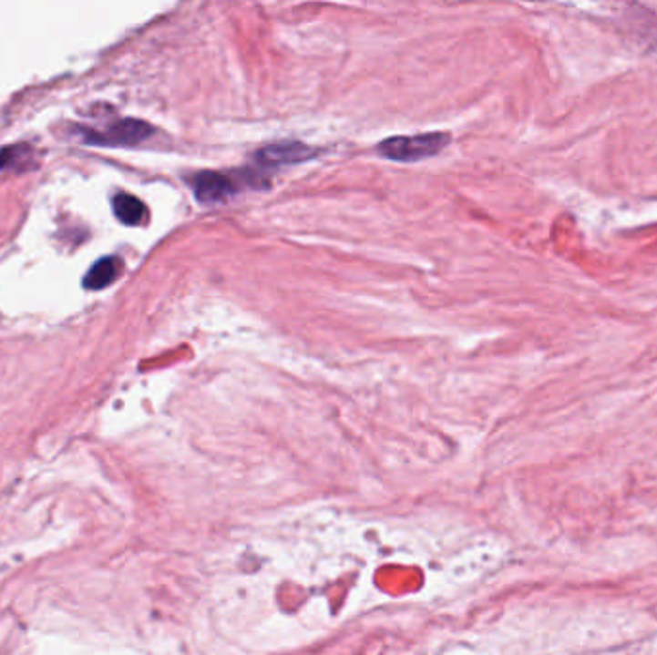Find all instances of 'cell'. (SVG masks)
Listing matches in <instances>:
<instances>
[{"instance_id":"cell-6","label":"cell","mask_w":657,"mask_h":655,"mask_svg":"<svg viewBox=\"0 0 657 655\" xmlns=\"http://www.w3.org/2000/svg\"><path fill=\"white\" fill-rule=\"evenodd\" d=\"M112 208L116 218L126 225H140L147 220V206L137 197H133V194L128 192L116 194L112 200Z\"/></svg>"},{"instance_id":"cell-5","label":"cell","mask_w":657,"mask_h":655,"mask_svg":"<svg viewBox=\"0 0 657 655\" xmlns=\"http://www.w3.org/2000/svg\"><path fill=\"white\" fill-rule=\"evenodd\" d=\"M121 271V261L114 256L100 258L83 279V287L87 291H102L118 279Z\"/></svg>"},{"instance_id":"cell-3","label":"cell","mask_w":657,"mask_h":655,"mask_svg":"<svg viewBox=\"0 0 657 655\" xmlns=\"http://www.w3.org/2000/svg\"><path fill=\"white\" fill-rule=\"evenodd\" d=\"M235 183L227 175L218 171H200L192 175V192L200 202L216 204L225 202L235 194Z\"/></svg>"},{"instance_id":"cell-4","label":"cell","mask_w":657,"mask_h":655,"mask_svg":"<svg viewBox=\"0 0 657 655\" xmlns=\"http://www.w3.org/2000/svg\"><path fill=\"white\" fill-rule=\"evenodd\" d=\"M313 150L302 143H275L258 150L256 160L263 166H287L310 160Z\"/></svg>"},{"instance_id":"cell-2","label":"cell","mask_w":657,"mask_h":655,"mask_svg":"<svg viewBox=\"0 0 657 655\" xmlns=\"http://www.w3.org/2000/svg\"><path fill=\"white\" fill-rule=\"evenodd\" d=\"M152 131L147 121L121 119L104 131H87L83 140L93 147H133L147 140Z\"/></svg>"},{"instance_id":"cell-7","label":"cell","mask_w":657,"mask_h":655,"mask_svg":"<svg viewBox=\"0 0 657 655\" xmlns=\"http://www.w3.org/2000/svg\"><path fill=\"white\" fill-rule=\"evenodd\" d=\"M27 148L26 147H8V148H3L0 150V171H3L5 168H8L10 164H14L17 158H22Z\"/></svg>"},{"instance_id":"cell-1","label":"cell","mask_w":657,"mask_h":655,"mask_svg":"<svg viewBox=\"0 0 657 655\" xmlns=\"http://www.w3.org/2000/svg\"><path fill=\"white\" fill-rule=\"evenodd\" d=\"M450 143L447 133H423L412 137H390L377 147L383 158L395 162H419L436 156Z\"/></svg>"}]
</instances>
